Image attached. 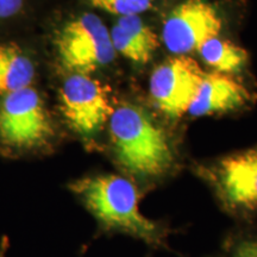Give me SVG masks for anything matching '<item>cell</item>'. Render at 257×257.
I'll list each match as a JSON object with an SVG mask.
<instances>
[{
  "mask_svg": "<svg viewBox=\"0 0 257 257\" xmlns=\"http://www.w3.org/2000/svg\"><path fill=\"white\" fill-rule=\"evenodd\" d=\"M108 125L115 155L128 173L153 178L165 174L172 167L174 156L168 137L143 107L118 106Z\"/></svg>",
  "mask_w": 257,
  "mask_h": 257,
  "instance_id": "cell-1",
  "label": "cell"
},
{
  "mask_svg": "<svg viewBox=\"0 0 257 257\" xmlns=\"http://www.w3.org/2000/svg\"><path fill=\"white\" fill-rule=\"evenodd\" d=\"M57 59L70 74H89L114 59L110 31L98 16L82 14L67 22L55 37Z\"/></svg>",
  "mask_w": 257,
  "mask_h": 257,
  "instance_id": "cell-3",
  "label": "cell"
},
{
  "mask_svg": "<svg viewBox=\"0 0 257 257\" xmlns=\"http://www.w3.org/2000/svg\"><path fill=\"white\" fill-rule=\"evenodd\" d=\"M23 6L24 0H0V21L17 16Z\"/></svg>",
  "mask_w": 257,
  "mask_h": 257,
  "instance_id": "cell-15",
  "label": "cell"
},
{
  "mask_svg": "<svg viewBox=\"0 0 257 257\" xmlns=\"http://www.w3.org/2000/svg\"><path fill=\"white\" fill-rule=\"evenodd\" d=\"M72 189L107 226L143 239L156 237V225L141 213L137 189L128 180L118 175L92 176L76 181Z\"/></svg>",
  "mask_w": 257,
  "mask_h": 257,
  "instance_id": "cell-2",
  "label": "cell"
},
{
  "mask_svg": "<svg viewBox=\"0 0 257 257\" xmlns=\"http://www.w3.org/2000/svg\"><path fill=\"white\" fill-rule=\"evenodd\" d=\"M96 9L104 10L108 14L125 17L138 16L152 8L154 0H85Z\"/></svg>",
  "mask_w": 257,
  "mask_h": 257,
  "instance_id": "cell-13",
  "label": "cell"
},
{
  "mask_svg": "<svg viewBox=\"0 0 257 257\" xmlns=\"http://www.w3.org/2000/svg\"><path fill=\"white\" fill-rule=\"evenodd\" d=\"M223 27L220 16L205 0H186L170 12L163 23L162 40L170 53L187 55L199 51Z\"/></svg>",
  "mask_w": 257,
  "mask_h": 257,
  "instance_id": "cell-7",
  "label": "cell"
},
{
  "mask_svg": "<svg viewBox=\"0 0 257 257\" xmlns=\"http://www.w3.org/2000/svg\"><path fill=\"white\" fill-rule=\"evenodd\" d=\"M233 257H257V237L243 236L234 243L232 249Z\"/></svg>",
  "mask_w": 257,
  "mask_h": 257,
  "instance_id": "cell-14",
  "label": "cell"
},
{
  "mask_svg": "<svg viewBox=\"0 0 257 257\" xmlns=\"http://www.w3.org/2000/svg\"><path fill=\"white\" fill-rule=\"evenodd\" d=\"M35 64L16 44L0 46V95L29 87L35 79Z\"/></svg>",
  "mask_w": 257,
  "mask_h": 257,
  "instance_id": "cell-11",
  "label": "cell"
},
{
  "mask_svg": "<svg viewBox=\"0 0 257 257\" xmlns=\"http://www.w3.org/2000/svg\"><path fill=\"white\" fill-rule=\"evenodd\" d=\"M205 74L197 61L189 56L178 55L166 60L150 76V95L156 107L173 119L188 113Z\"/></svg>",
  "mask_w": 257,
  "mask_h": 257,
  "instance_id": "cell-6",
  "label": "cell"
},
{
  "mask_svg": "<svg viewBox=\"0 0 257 257\" xmlns=\"http://www.w3.org/2000/svg\"><path fill=\"white\" fill-rule=\"evenodd\" d=\"M216 179L229 207L244 214L257 213V146L224 157Z\"/></svg>",
  "mask_w": 257,
  "mask_h": 257,
  "instance_id": "cell-8",
  "label": "cell"
},
{
  "mask_svg": "<svg viewBox=\"0 0 257 257\" xmlns=\"http://www.w3.org/2000/svg\"><path fill=\"white\" fill-rule=\"evenodd\" d=\"M255 99V93L234 76L219 72L208 73L205 74L188 113L193 117L227 113L251 105Z\"/></svg>",
  "mask_w": 257,
  "mask_h": 257,
  "instance_id": "cell-9",
  "label": "cell"
},
{
  "mask_svg": "<svg viewBox=\"0 0 257 257\" xmlns=\"http://www.w3.org/2000/svg\"><path fill=\"white\" fill-rule=\"evenodd\" d=\"M112 46L125 59L147 63L160 47L159 36L138 16L120 17L110 31Z\"/></svg>",
  "mask_w": 257,
  "mask_h": 257,
  "instance_id": "cell-10",
  "label": "cell"
},
{
  "mask_svg": "<svg viewBox=\"0 0 257 257\" xmlns=\"http://www.w3.org/2000/svg\"><path fill=\"white\" fill-rule=\"evenodd\" d=\"M53 135V124L36 89L25 87L0 101V140L15 148H34Z\"/></svg>",
  "mask_w": 257,
  "mask_h": 257,
  "instance_id": "cell-4",
  "label": "cell"
},
{
  "mask_svg": "<svg viewBox=\"0 0 257 257\" xmlns=\"http://www.w3.org/2000/svg\"><path fill=\"white\" fill-rule=\"evenodd\" d=\"M60 107L69 126L85 138L98 134L114 110L108 86L85 74H70L64 80Z\"/></svg>",
  "mask_w": 257,
  "mask_h": 257,
  "instance_id": "cell-5",
  "label": "cell"
},
{
  "mask_svg": "<svg viewBox=\"0 0 257 257\" xmlns=\"http://www.w3.org/2000/svg\"><path fill=\"white\" fill-rule=\"evenodd\" d=\"M202 61L216 72L237 74L243 72L249 62V54L232 41L213 37L199 50Z\"/></svg>",
  "mask_w": 257,
  "mask_h": 257,
  "instance_id": "cell-12",
  "label": "cell"
}]
</instances>
